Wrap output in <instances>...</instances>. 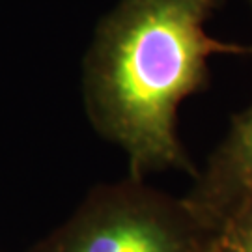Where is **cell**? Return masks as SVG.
Instances as JSON below:
<instances>
[{
  "instance_id": "7a4b0ae2",
  "label": "cell",
  "mask_w": 252,
  "mask_h": 252,
  "mask_svg": "<svg viewBox=\"0 0 252 252\" xmlns=\"http://www.w3.org/2000/svg\"><path fill=\"white\" fill-rule=\"evenodd\" d=\"M217 237L185 198L129 176L94 187L30 252H215Z\"/></svg>"
},
{
  "instance_id": "3957f363",
  "label": "cell",
  "mask_w": 252,
  "mask_h": 252,
  "mask_svg": "<svg viewBox=\"0 0 252 252\" xmlns=\"http://www.w3.org/2000/svg\"><path fill=\"white\" fill-rule=\"evenodd\" d=\"M194 178V187L185 200L219 234L252 194V105L232 118L228 135Z\"/></svg>"
},
{
  "instance_id": "6da1fadb",
  "label": "cell",
  "mask_w": 252,
  "mask_h": 252,
  "mask_svg": "<svg viewBox=\"0 0 252 252\" xmlns=\"http://www.w3.org/2000/svg\"><path fill=\"white\" fill-rule=\"evenodd\" d=\"M222 0H122L99 23L82 65L94 129L127 153L131 178L168 168L196 176L178 138V107L209 84L213 54L252 49L209 37Z\"/></svg>"
},
{
  "instance_id": "277c9868",
  "label": "cell",
  "mask_w": 252,
  "mask_h": 252,
  "mask_svg": "<svg viewBox=\"0 0 252 252\" xmlns=\"http://www.w3.org/2000/svg\"><path fill=\"white\" fill-rule=\"evenodd\" d=\"M215 252H252V194L219 232Z\"/></svg>"
}]
</instances>
